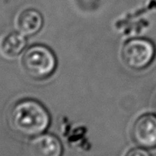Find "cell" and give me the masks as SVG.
Instances as JSON below:
<instances>
[{
  "label": "cell",
  "mask_w": 156,
  "mask_h": 156,
  "mask_svg": "<svg viewBox=\"0 0 156 156\" xmlns=\"http://www.w3.org/2000/svg\"><path fill=\"white\" fill-rule=\"evenodd\" d=\"M8 119L15 132L27 137L43 133L51 122L47 110L33 99H23L14 103L9 112Z\"/></svg>",
  "instance_id": "1"
},
{
  "label": "cell",
  "mask_w": 156,
  "mask_h": 156,
  "mask_svg": "<svg viewBox=\"0 0 156 156\" xmlns=\"http://www.w3.org/2000/svg\"><path fill=\"white\" fill-rule=\"evenodd\" d=\"M22 66L29 76L34 80H44L54 73L56 58L48 47L35 44L25 51L22 58Z\"/></svg>",
  "instance_id": "2"
},
{
  "label": "cell",
  "mask_w": 156,
  "mask_h": 156,
  "mask_svg": "<svg viewBox=\"0 0 156 156\" xmlns=\"http://www.w3.org/2000/svg\"><path fill=\"white\" fill-rule=\"evenodd\" d=\"M155 49L150 41L144 39H133L122 47V59L124 64L133 70H143L152 62Z\"/></svg>",
  "instance_id": "3"
},
{
  "label": "cell",
  "mask_w": 156,
  "mask_h": 156,
  "mask_svg": "<svg viewBox=\"0 0 156 156\" xmlns=\"http://www.w3.org/2000/svg\"><path fill=\"white\" fill-rule=\"evenodd\" d=\"M133 141L144 149L156 148V117L145 114L136 120L132 129Z\"/></svg>",
  "instance_id": "4"
},
{
  "label": "cell",
  "mask_w": 156,
  "mask_h": 156,
  "mask_svg": "<svg viewBox=\"0 0 156 156\" xmlns=\"http://www.w3.org/2000/svg\"><path fill=\"white\" fill-rule=\"evenodd\" d=\"M29 149L32 156H62L63 146L57 137L50 133L40 134L30 143Z\"/></svg>",
  "instance_id": "5"
},
{
  "label": "cell",
  "mask_w": 156,
  "mask_h": 156,
  "mask_svg": "<svg viewBox=\"0 0 156 156\" xmlns=\"http://www.w3.org/2000/svg\"><path fill=\"white\" fill-rule=\"evenodd\" d=\"M43 22V17L40 12L34 9H27L19 15L17 28L21 34L25 36H31L41 30Z\"/></svg>",
  "instance_id": "6"
},
{
  "label": "cell",
  "mask_w": 156,
  "mask_h": 156,
  "mask_svg": "<svg viewBox=\"0 0 156 156\" xmlns=\"http://www.w3.org/2000/svg\"><path fill=\"white\" fill-rule=\"evenodd\" d=\"M25 45V35L20 32H12L4 38L1 44V49L3 53L8 57H16L24 51Z\"/></svg>",
  "instance_id": "7"
},
{
  "label": "cell",
  "mask_w": 156,
  "mask_h": 156,
  "mask_svg": "<svg viewBox=\"0 0 156 156\" xmlns=\"http://www.w3.org/2000/svg\"><path fill=\"white\" fill-rule=\"evenodd\" d=\"M125 156H151L146 149H141V148H136L129 150V152L126 154Z\"/></svg>",
  "instance_id": "8"
},
{
  "label": "cell",
  "mask_w": 156,
  "mask_h": 156,
  "mask_svg": "<svg viewBox=\"0 0 156 156\" xmlns=\"http://www.w3.org/2000/svg\"><path fill=\"white\" fill-rule=\"evenodd\" d=\"M154 111H155L156 112V98L155 100H154Z\"/></svg>",
  "instance_id": "9"
}]
</instances>
